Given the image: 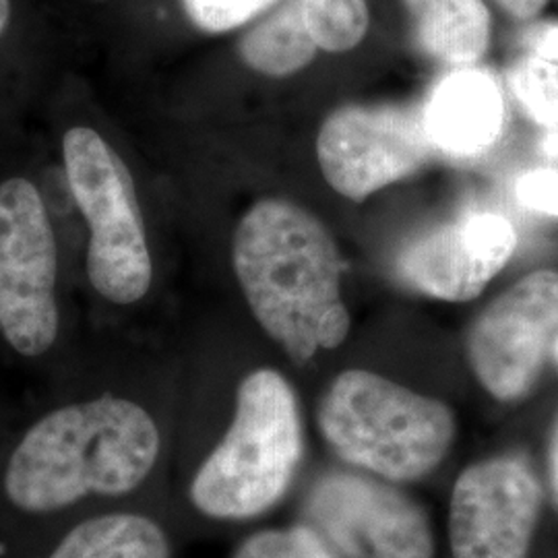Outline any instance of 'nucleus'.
Here are the masks:
<instances>
[{"instance_id": "obj_21", "label": "nucleus", "mask_w": 558, "mask_h": 558, "mask_svg": "<svg viewBox=\"0 0 558 558\" xmlns=\"http://www.w3.org/2000/svg\"><path fill=\"white\" fill-rule=\"evenodd\" d=\"M521 41L532 57L558 64V21H542L530 25L523 32Z\"/></svg>"}, {"instance_id": "obj_18", "label": "nucleus", "mask_w": 558, "mask_h": 558, "mask_svg": "<svg viewBox=\"0 0 558 558\" xmlns=\"http://www.w3.org/2000/svg\"><path fill=\"white\" fill-rule=\"evenodd\" d=\"M232 558H336L313 527L263 530L244 539Z\"/></svg>"}, {"instance_id": "obj_23", "label": "nucleus", "mask_w": 558, "mask_h": 558, "mask_svg": "<svg viewBox=\"0 0 558 558\" xmlns=\"http://www.w3.org/2000/svg\"><path fill=\"white\" fill-rule=\"evenodd\" d=\"M548 468H550V482H553V488H555L558 499V422L553 430L550 447H548Z\"/></svg>"}, {"instance_id": "obj_3", "label": "nucleus", "mask_w": 558, "mask_h": 558, "mask_svg": "<svg viewBox=\"0 0 558 558\" xmlns=\"http://www.w3.org/2000/svg\"><path fill=\"white\" fill-rule=\"evenodd\" d=\"M302 447L294 389L278 371H253L240 380L226 435L191 482V502L209 519L257 518L288 493Z\"/></svg>"}, {"instance_id": "obj_24", "label": "nucleus", "mask_w": 558, "mask_h": 558, "mask_svg": "<svg viewBox=\"0 0 558 558\" xmlns=\"http://www.w3.org/2000/svg\"><path fill=\"white\" fill-rule=\"evenodd\" d=\"M11 20V0H0V36L4 34Z\"/></svg>"}, {"instance_id": "obj_11", "label": "nucleus", "mask_w": 558, "mask_h": 558, "mask_svg": "<svg viewBox=\"0 0 558 558\" xmlns=\"http://www.w3.org/2000/svg\"><path fill=\"white\" fill-rule=\"evenodd\" d=\"M518 246L513 223L493 211H470L410 240L398 257L403 283L430 299L468 302L482 294Z\"/></svg>"}, {"instance_id": "obj_10", "label": "nucleus", "mask_w": 558, "mask_h": 558, "mask_svg": "<svg viewBox=\"0 0 558 558\" xmlns=\"http://www.w3.org/2000/svg\"><path fill=\"white\" fill-rule=\"evenodd\" d=\"M542 484L518 456L486 459L459 474L449 507L453 558H527Z\"/></svg>"}, {"instance_id": "obj_20", "label": "nucleus", "mask_w": 558, "mask_h": 558, "mask_svg": "<svg viewBox=\"0 0 558 558\" xmlns=\"http://www.w3.org/2000/svg\"><path fill=\"white\" fill-rule=\"evenodd\" d=\"M515 195L523 207L558 220V170L555 168L525 172L518 180Z\"/></svg>"}, {"instance_id": "obj_15", "label": "nucleus", "mask_w": 558, "mask_h": 558, "mask_svg": "<svg viewBox=\"0 0 558 558\" xmlns=\"http://www.w3.org/2000/svg\"><path fill=\"white\" fill-rule=\"evenodd\" d=\"M317 50L300 15L299 0H283V4L267 11L239 44L240 60L267 77L299 73L313 62Z\"/></svg>"}, {"instance_id": "obj_4", "label": "nucleus", "mask_w": 558, "mask_h": 558, "mask_svg": "<svg viewBox=\"0 0 558 558\" xmlns=\"http://www.w3.org/2000/svg\"><path fill=\"white\" fill-rule=\"evenodd\" d=\"M319 426L339 458L385 482L426 478L456 439L449 405L371 371H345L333 380Z\"/></svg>"}, {"instance_id": "obj_7", "label": "nucleus", "mask_w": 558, "mask_h": 558, "mask_svg": "<svg viewBox=\"0 0 558 558\" xmlns=\"http://www.w3.org/2000/svg\"><path fill=\"white\" fill-rule=\"evenodd\" d=\"M439 156L422 106H343L323 122L320 172L341 197L368 199Z\"/></svg>"}, {"instance_id": "obj_25", "label": "nucleus", "mask_w": 558, "mask_h": 558, "mask_svg": "<svg viewBox=\"0 0 558 558\" xmlns=\"http://www.w3.org/2000/svg\"><path fill=\"white\" fill-rule=\"evenodd\" d=\"M555 359H557V362H558V339H557V345H555Z\"/></svg>"}, {"instance_id": "obj_1", "label": "nucleus", "mask_w": 558, "mask_h": 558, "mask_svg": "<svg viewBox=\"0 0 558 558\" xmlns=\"http://www.w3.org/2000/svg\"><path fill=\"white\" fill-rule=\"evenodd\" d=\"M160 453L156 418L133 399L104 393L36 420L7 453L0 488L15 511L48 518L133 495Z\"/></svg>"}, {"instance_id": "obj_6", "label": "nucleus", "mask_w": 558, "mask_h": 558, "mask_svg": "<svg viewBox=\"0 0 558 558\" xmlns=\"http://www.w3.org/2000/svg\"><path fill=\"white\" fill-rule=\"evenodd\" d=\"M59 248L34 182H0V336L25 359L52 350L60 331Z\"/></svg>"}, {"instance_id": "obj_17", "label": "nucleus", "mask_w": 558, "mask_h": 558, "mask_svg": "<svg viewBox=\"0 0 558 558\" xmlns=\"http://www.w3.org/2000/svg\"><path fill=\"white\" fill-rule=\"evenodd\" d=\"M300 15L319 50L348 52L368 32L366 0H299Z\"/></svg>"}, {"instance_id": "obj_22", "label": "nucleus", "mask_w": 558, "mask_h": 558, "mask_svg": "<svg viewBox=\"0 0 558 558\" xmlns=\"http://www.w3.org/2000/svg\"><path fill=\"white\" fill-rule=\"evenodd\" d=\"M505 13L519 21L534 20L548 0H495Z\"/></svg>"}, {"instance_id": "obj_12", "label": "nucleus", "mask_w": 558, "mask_h": 558, "mask_svg": "<svg viewBox=\"0 0 558 558\" xmlns=\"http://www.w3.org/2000/svg\"><path fill=\"white\" fill-rule=\"evenodd\" d=\"M422 117L439 156H482L500 140L505 126L499 80L476 64L456 66L430 89Z\"/></svg>"}, {"instance_id": "obj_14", "label": "nucleus", "mask_w": 558, "mask_h": 558, "mask_svg": "<svg viewBox=\"0 0 558 558\" xmlns=\"http://www.w3.org/2000/svg\"><path fill=\"white\" fill-rule=\"evenodd\" d=\"M46 558H172L160 523L135 511H104L81 519Z\"/></svg>"}, {"instance_id": "obj_2", "label": "nucleus", "mask_w": 558, "mask_h": 558, "mask_svg": "<svg viewBox=\"0 0 558 558\" xmlns=\"http://www.w3.org/2000/svg\"><path fill=\"white\" fill-rule=\"evenodd\" d=\"M232 263L251 313L292 360L306 362L348 338L338 244L306 209L257 201L236 226Z\"/></svg>"}, {"instance_id": "obj_5", "label": "nucleus", "mask_w": 558, "mask_h": 558, "mask_svg": "<svg viewBox=\"0 0 558 558\" xmlns=\"http://www.w3.org/2000/svg\"><path fill=\"white\" fill-rule=\"evenodd\" d=\"M69 191L87 221V278L101 299L129 306L151 288L154 263L137 189L119 151L89 126L62 137Z\"/></svg>"}, {"instance_id": "obj_16", "label": "nucleus", "mask_w": 558, "mask_h": 558, "mask_svg": "<svg viewBox=\"0 0 558 558\" xmlns=\"http://www.w3.org/2000/svg\"><path fill=\"white\" fill-rule=\"evenodd\" d=\"M507 83L521 110L544 131L539 151L558 161V64L527 57L515 62Z\"/></svg>"}, {"instance_id": "obj_8", "label": "nucleus", "mask_w": 558, "mask_h": 558, "mask_svg": "<svg viewBox=\"0 0 558 558\" xmlns=\"http://www.w3.org/2000/svg\"><path fill=\"white\" fill-rule=\"evenodd\" d=\"M557 339L558 271L538 269L480 313L468 333V360L493 398L518 401L536 387Z\"/></svg>"}, {"instance_id": "obj_19", "label": "nucleus", "mask_w": 558, "mask_h": 558, "mask_svg": "<svg viewBox=\"0 0 558 558\" xmlns=\"http://www.w3.org/2000/svg\"><path fill=\"white\" fill-rule=\"evenodd\" d=\"M279 0H182L191 23L205 34H226L271 11Z\"/></svg>"}, {"instance_id": "obj_13", "label": "nucleus", "mask_w": 558, "mask_h": 558, "mask_svg": "<svg viewBox=\"0 0 558 558\" xmlns=\"http://www.w3.org/2000/svg\"><path fill=\"white\" fill-rule=\"evenodd\" d=\"M420 50L451 66L476 64L490 44V11L482 0H403Z\"/></svg>"}, {"instance_id": "obj_9", "label": "nucleus", "mask_w": 558, "mask_h": 558, "mask_svg": "<svg viewBox=\"0 0 558 558\" xmlns=\"http://www.w3.org/2000/svg\"><path fill=\"white\" fill-rule=\"evenodd\" d=\"M313 530L345 558H433L435 538L418 505L380 480L333 472L306 500Z\"/></svg>"}]
</instances>
